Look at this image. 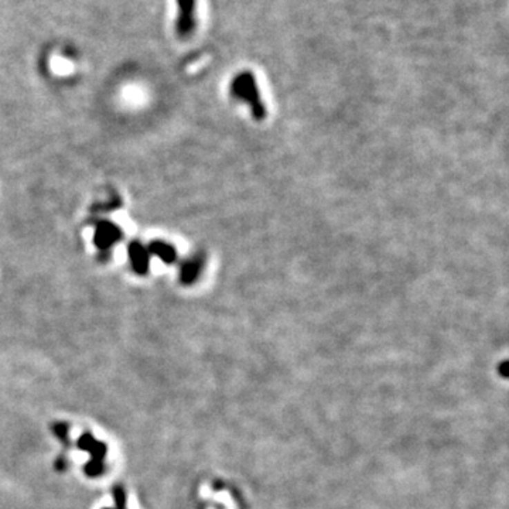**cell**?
Segmentation results:
<instances>
[{
	"mask_svg": "<svg viewBox=\"0 0 509 509\" xmlns=\"http://www.w3.org/2000/svg\"><path fill=\"white\" fill-rule=\"evenodd\" d=\"M231 93L236 99H241L248 104L252 116L258 119V121L266 116V109L259 95L256 79L251 73H242L236 75L231 85Z\"/></svg>",
	"mask_w": 509,
	"mask_h": 509,
	"instance_id": "6da1fadb",
	"label": "cell"
},
{
	"mask_svg": "<svg viewBox=\"0 0 509 509\" xmlns=\"http://www.w3.org/2000/svg\"><path fill=\"white\" fill-rule=\"evenodd\" d=\"M122 232L119 229L115 224L112 222H101L95 231L94 235V241L95 245L99 249H109L111 247H113L119 239H121Z\"/></svg>",
	"mask_w": 509,
	"mask_h": 509,
	"instance_id": "7a4b0ae2",
	"label": "cell"
},
{
	"mask_svg": "<svg viewBox=\"0 0 509 509\" xmlns=\"http://www.w3.org/2000/svg\"><path fill=\"white\" fill-rule=\"evenodd\" d=\"M129 258L135 272L139 275H144L148 271V263H151V253L147 248H144L140 242H132L129 247Z\"/></svg>",
	"mask_w": 509,
	"mask_h": 509,
	"instance_id": "3957f363",
	"label": "cell"
},
{
	"mask_svg": "<svg viewBox=\"0 0 509 509\" xmlns=\"http://www.w3.org/2000/svg\"><path fill=\"white\" fill-rule=\"evenodd\" d=\"M204 266V259L201 256H195L191 259H187L182 267H180V280H182L184 285H191L194 283Z\"/></svg>",
	"mask_w": 509,
	"mask_h": 509,
	"instance_id": "277c9868",
	"label": "cell"
},
{
	"mask_svg": "<svg viewBox=\"0 0 509 509\" xmlns=\"http://www.w3.org/2000/svg\"><path fill=\"white\" fill-rule=\"evenodd\" d=\"M180 3V23L178 32L189 35L194 28V0H178Z\"/></svg>",
	"mask_w": 509,
	"mask_h": 509,
	"instance_id": "5b68a950",
	"label": "cell"
},
{
	"mask_svg": "<svg viewBox=\"0 0 509 509\" xmlns=\"http://www.w3.org/2000/svg\"><path fill=\"white\" fill-rule=\"evenodd\" d=\"M147 251H148V253H153L155 256L162 259L164 263H173L177 258L175 249L171 245H169L166 242H162V241L152 242L151 245H148Z\"/></svg>",
	"mask_w": 509,
	"mask_h": 509,
	"instance_id": "8992f818",
	"label": "cell"
}]
</instances>
